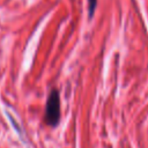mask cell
I'll use <instances>...</instances> for the list:
<instances>
[{
    "instance_id": "6da1fadb",
    "label": "cell",
    "mask_w": 148,
    "mask_h": 148,
    "mask_svg": "<svg viewBox=\"0 0 148 148\" xmlns=\"http://www.w3.org/2000/svg\"><path fill=\"white\" fill-rule=\"evenodd\" d=\"M44 120L49 126H57L60 120V95L58 89L53 88L46 99Z\"/></svg>"
},
{
    "instance_id": "7a4b0ae2",
    "label": "cell",
    "mask_w": 148,
    "mask_h": 148,
    "mask_svg": "<svg viewBox=\"0 0 148 148\" xmlns=\"http://www.w3.org/2000/svg\"><path fill=\"white\" fill-rule=\"evenodd\" d=\"M96 3L97 0H88V12H89V17H91L94 15L95 8H96Z\"/></svg>"
}]
</instances>
